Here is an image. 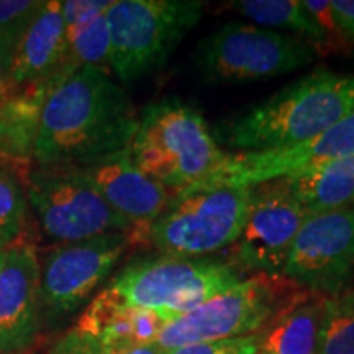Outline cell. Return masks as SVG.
<instances>
[{
  "instance_id": "17",
  "label": "cell",
  "mask_w": 354,
  "mask_h": 354,
  "mask_svg": "<svg viewBox=\"0 0 354 354\" xmlns=\"http://www.w3.org/2000/svg\"><path fill=\"white\" fill-rule=\"evenodd\" d=\"M167 323L169 320L161 313L130 307L107 287L84 310L76 326L94 335L112 351L122 353L154 344Z\"/></svg>"
},
{
  "instance_id": "5",
  "label": "cell",
  "mask_w": 354,
  "mask_h": 354,
  "mask_svg": "<svg viewBox=\"0 0 354 354\" xmlns=\"http://www.w3.org/2000/svg\"><path fill=\"white\" fill-rule=\"evenodd\" d=\"M228 261L154 254L128 263L109 287L130 307L153 310L172 322L243 281Z\"/></svg>"
},
{
  "instance_id": "8",
  "label": "cell",
  "mask_w": 354,
  "mask_h": 354,
  "mask_svg": "<svg viewBox=\"0 0 354 354\" xmlns=\"http://www.w3.org/2000/svg\"><path fill=\"white\" fill-rule=\"evenodd\" d=\"M251 187H212L174 194L149 228L159 254L203 258L236 241L250 209Z\"/></svg>"
},
{
  "instance_id": "1",
  "label": "cell",
  "mask_w": 354,
  "mask_h": 354,
  "mask_svg": "<svg viewBox=\"0 0 354 354\" xmlns=\"http://www.w3.org/2000/svg\"><path fill=\"white\" fill-rule=\"evenodd\" d=\"M140 115L112 74L79 68L44 102L33 161L39 166H87L130 148Z\"/></svg>"
},
{
  "instance_id": "16",
  "label": "cell",
  "mask_w": 354,
  "mask_h": 354,
  "mask_svg": "<svg viewBox=\"0 0 354 354\" xmlns=\"http://www.w3.org/2000/svg\"><path fill=\"white\" fill-rule=\"evenodd\" d=\"M73 73L68 68L63 7L59 0H46L41 2L13 53V91L53 79H66Z\"/></svg>"
},
{
  "instance_id": "3",
  "label": "cell",
  "mask_w": 354,
  "mask_h": 354,
  "mask_svg": "<svg viewBox=\"0 0 354 354\" xmlns=\"http://www.w3.org/2000/svg\"><path fill=\"white\" fill-rule=\"evenodd\" d=\"M130 153L133 162L172 196L207 179L228 154L202 113L177 97L143 109Z\"/></svg>"
},
{
  "instance_id": "11",
  "label": "cell",
  "mask_w": 354,
  "mask_h": 354,
  "mask_svg": "<svg viewBox=\"0 0 354 354\" xmlns=\"http://www.w3.org/2000/svg\"><path fill=\"white\" fill-rule=\"evenodd\" d=\"M307 216L284 179L253 185L250 209L241 233L232 245L230 263L241 272L281 277Z\"/></svg>"
},
{
  "instance_id": "27",
  "label": "cell",
  "mask_w": 354,
  "mask_h": 354,
  "mask_svg": "<svg viewBox=\"0 0 354 354\" xmlns=\"http://www.w3.org/2000/svg\"><path fill=\"white\" fill-rule=\"evenodd\" d=\"M259 336L258 331L248 336H238V338L218 339V342H207L179 346L165 354H258Z\"/></svg>"
},
{
  "instance_id": "19",
  "label": "cell",
  "mask_w": 354,
  "mask_h": 354,
  "mask_svg": "<svg viewBox=\"0 0 354 354\" xmlns=\"http://www.w3.org/2000/svg\"><path fill=\"white\" fill-rule=\"evenodd\" d=\"M325 297L307 294L258 331V354H318Z\"/></svg>"
},
{
  "instance_id": "4",
  "label": "cell",
  "mask_w": 354,
  "mask_h": 354,
  "mask_svg": "<svg viewBox=\"0 0 354 354\" xmlns=\"http://www.w3.org/2000/svg\"><path fill=\"white\" fill-rule=\"evenodd\" d=\"M201 0H115L109 7L110 71L131 84L162 69L205 10Z\"/></svg>"
},
{
  "instance_id": "18",
  "label": "cell",
  "mask_w": 354,
  "mask_h": 354,
  "mask_svg": "<svg viewBox=\"0 0 354 354\" xmlns=\"http://www.w3.org/2000/svg\"><path fill=\"white\" fill-rule=\"evenodd\" d=\"M59 82L53 79L24 87L0 105V158L21 165L32 161L44 102Z\"/></svg>"
},
{
  "instance_id": "2",
  "label": "cell",
  "mask_w": 354,
  "mask_h": 354,
  "mask_svg": "<svg viewBox=\"0 0 354 354\" xmlns=\"http://www.w3.org/2000/svg\"><path fill=\"white\" fill-rule=\"evenodd\" d=\"M354 112V74L315 69L218 123L214 138L232 154L289 148L315 140Z\"/></svg>"
},
{
  "instance_id": "22",
  "label": "cell",
  "mask_w": 354,
  "mask_h": 354,
  "mask_svg": "<svg viewBox=\"0 0 354 354\" xmlns=\"http://www.w3.org/2000/svg\"><path fill=\"white\" fill-rule=\"evenodd\" d=\"M105 12L86 17L66 25L68 35V68L76 71L84 66L110 71V37Z\"/></svg>"
},
{
  "instance_id": "30",
  "label": "cell",
  "mask_w": 354,
  "mask_h": 354,
  "mask_svg": "<svg viewBox=\"0 0 354 354\" xmlns=\"http://www.w3.org/2000/svg\"><path fill=\"white\" fill-rule=\"evenodd\" d=\"M12 63L13 51L0 46V105L15 92L12 86Z\"/></svg>"
},
{
  "instance_id": "9",
  "label": "cell",
  "mask_w": 354,
  "mask_h": 354,
  "mask_svg": "<svg viewBox=\"0 0 354 354\" xmlns=\"http://www.w3.org/2000/svg\"><path fill=\"white\" fill-rule=\"evenodd\" d=\"M26 198L43 232L59 243L82 241L130 225L100 197L77 166H39L26 177Z\"/></svg>"
},
{
  "instance_id": "10",
  "label": "cell",
  "mask_w": 354,
  "mask_h": 354,
  "mask_svg": "<svg viewBox=\"0 0 354 354\" xmlns=\"http://www.w3.org/2000/svg\"><path fill=\"white\" fill-rule=\"evenodd\" d=\"M128 232H110L82 241L61 243L39 264V308L48 318L77 310L130 248Z\"/></svg>"
},
{
  "instance_id": "24",
  "label": "cell",
  "mask_w": 354,
  "mask_h": 354,
  "mask_svg": "<svg viewBox=\"0 0 354 354\" xmlns=\"http://www.w3.org/2000/svg\"><path fill=\"white\" fill-rule=\"evenodd\" d=\"M26 221V196L17 177L0 167V243L12 246L21 236Z\"/></svg>"
},
{
  "instance_id": "23",
  "label": "cell",
  "mask_w": 354,
  "mask_h": 354,
  "mask_svg": "<svg viewBox=\"0 0 354 354\" xmlns=\"http://www.w3.org/2000/svg\"><path fill=\"white\" fill-rule=\"evenodd\" d=\"M318 354H354V289L351 287L325 297Z\"/></svg>"
},
{
  "instance_id": "28",
  "label": "cell",
  "mask_w": 354,
  "mask_h": 354,
  "mask_svg": "<svg viewBox=\"0 0 354 354\" xmlns=\"http://www.w3.org/2000/svg\"><path fill=\"white\" fill-rule=\"evenodd\" d=\"M46 354H117L109 349L94 335L79 330L77 326L66 331L53 343Z\"/></svg>"
},
{
  "instance_id": "26",
  "label": "cell",
  "mask_w": 354,
  "mask_h": 354,
  "mask_svg": "<svg viewBox=\"0 0 354 354\" xmlns=\"http://www.w3.org/2000/svg\"><path fill=\"white\" fill-rule=\"evenodd\" d=\"M300 2L318 28L322 30L323 37L326 39V51L346 55L351 50L353 43L344 37L342 28H339L335 13L331 10L330 0H300Z\"/></svg>"
},
{
  "instance_id": "29",
  "label": "cell",
  "mask_w": 354,
  "mask_h": 354,
  "mask_svg": "<svg viewBox=\"0 0 354 354\" xmlns=\"http://www.w3.org/2000/svg\"><path fill=\"white\" fill-rule=\"evenodd\" d=\"M330 3L344 37L354 43V0H331Z\"/></svg>"
},
{
  "instance_id": "15",
  "label": "cell",
  "mask_w": 354,
  "mask_h": 354,
  "mask_svg": "<svg viewBox=\"0 0 354 354\" xmlns=\"http://www.w3.org/2000/svg\"><path fill=\"white\" fill-rule=\"evenodd\" d=\"M39 259L33 243H13L0 264V349L32 346L39 330Z\"/></svg>"
},
{
  "instance_id": "20",
  "label": "cell",
  "mask_w": 354,
  "mask_h": 354,
  "mask_svg": "<svg viewBox=\"0 0 354 354\" xmlns=\"http://www.w3.org/2000/svg\"><path fill=\"white\" fill-rule=\"evenodd\" d=\"M284 180L308 215L354 207V156L310 167Z\"/></svg>"
},
{
  "instance_id": "13",
  "label": "cell",
  "mask_w": 354,
  "mask_h": 354,
  "mask_svg": "<svg viewBox=\"0 0 354 354\" xmlns=\"http://www.w3.org/2000/svg\"><path fill=\"white\" fill-rule=\"evenodd\" d=\"M351 156H354V112L307 143L261 153H228L207 179L179 194L212 187H253Z\"/></svg>"
},
{
  "instance_id": "21",
  "label": "cell",
  "mask_w": 354,
  "mask_h": 354,
  "mask_svg": "<svg viewBox=\"0 0 354 354\" xmlns=\"http://www.w3.org/2000/svg\"><path fill=\"white\" fill-rule=\"evenodd\" d=\"M230 10L240 13L250 24L263 28L287 32L305 39L318 55H326V39L300 0H240L230 3Z\"/></svg>"
},
{
  "instance_id": "12",
  "label": "cell",
  "mask_w": 354,
  "mask_h": 354,
  "mask_svg": "<svg viewBox=\"0 0 354 354\" xmlns=\"http://www.w3.org/2000/svg\"><path fill=\"white\" fill-rule=\"evenodd\" d=\"M282 276L323 297L348 289L354 276V207L308 215Z\"/></svg>"
},
{
  "instance_id": "33",
  "label": "cell",
  "mask_w": 354,
  "mask_h": 354,
  "mask_svg": "<svg viewBox=\"0 0 354 354\" xmlns=\"http://www.w3.org/2000/svg\"><path fill=\"white\" fill-rule=\"evenodd\" d=\"M0 354H6V353H3V351H2V349H0Z\"/></svg>"
},
{
  "instance_id": "7",
  "label": "cell",
  "mask_w": 354,
  "mask_h": 354,
  "mask_svg": "<svg viewBox=\"0 0 354 354\" xmlns=\"http://www.w3.org/2000/svg\"><path fill=\"white\" fill-rule=\"evenodd\" d=\"M307 294L310 292L284 276L254 274L167 323L156 344L169 351L187 344L253 335Z\"/></svg>"
},
{
  "instance_id": "6",
  "label": "cell",
  "mask_w": 354,
  "mask_h": 354,
  "mask_svg": "<svg viewBox=\"0 0 354 354\" xmlns=\"http://www.w3.org/2000/svg\"><path fill=\"white\" fill-rule=\"evenodd\" d=\"M317 55L312 44L294 35L230 21L198 41L194 66L203 82L232 86L286 76Z\"/></svg>"
},
{
  "instance_id": "14",
  "label": "cell",
  "mask_w": 354,
  "mask_h": 354,
  "mask_svg": "<svg viewBox=\"0 0 354 354\" xmlns=\"http://www.w3.org/2000/svg\"><path fill=\"white\" fill-rule=\"evenodd\" d=\"M81 169L110 209L130 225L131 245L146 243L149 228L169 205L172 192L133 162L130 148Z\"/></svg>"
},
{
  "instance_id": "31",
  "label": "cell",
  "mask_w": 354,
  "mask_h": 354,
  "mask_svg": "<svg viewBox=\"0 0 354 354\" xmlns=\"http://www.w3.org/2000/svg\"><path fill=\"white\" fill-rule=\"evenodd\" d=\"M117 354H165V351H162V349L159 348L156 343H154V344H148V346L127 349V351H122V353H117Z\"/></svg>"
},
{
  "instance_id": "25",
  "label": "cell",
  "mask_w": 354,
  "mask_h": 354,
  "mask_svg": "<svg viewBox=\"0 0 354 354\" xmlns=\"http://www.w3.org/2000/svg\"><path fill=\"white\" fill-rule=\"evenodd\" d=\"M39 6L38 0H0V46L15 53Z\"/></svg>"
},
{
  "instance_id": "32",
  "label": "cell",
  "mask_w": 354,
  "mask_h": 354,
  "mask_svg": "<svg viewBox=\"0 0 354 354\" xmlns=\"http://www.w3.org/2000/svg\"><path fill=\"white\" fill-rule=\"evenodd\" d=\"M6 250L7 248L2 245V243H0V264H2V261H3V254H6Z\"/></svg>"
}]
</instances>
